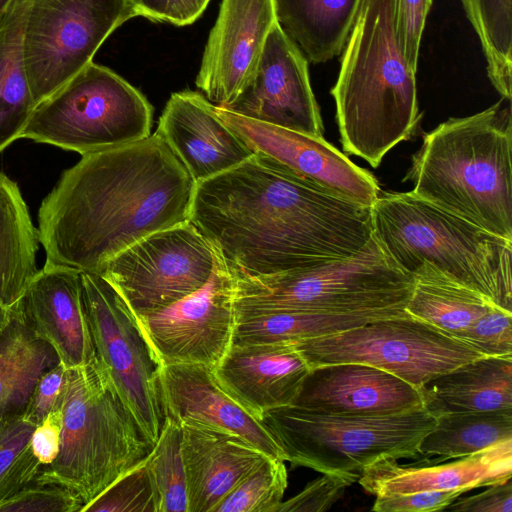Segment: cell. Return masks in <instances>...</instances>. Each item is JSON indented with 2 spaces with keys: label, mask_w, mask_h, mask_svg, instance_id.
Wrapping results in <instances>:
<instances>
[{
  "label": "cell",
  "mask_w": 512,
  "mask_h": 512,
  "mask_svg": "<svg viewBox=\"0 0 512 512\" xmlns=\"http://www.w3.org/2000/svg\"><path fill=\"white\" fill-rule=\"evenodd\" d=\"M331 89L344 151L377 168L420 119L416 72L396 42L391 0H362Z\"/></svg>",
  "instance_id": "cell-4"
},
{
  "label": "cell",
  "mask_w": 512,
  "mask_h": 512,
  "mask_svg": "<svg viewBox=\"0 0 512 512\" xmlns=\"http://www.w3.org/2000/svg\"><path fill=\"white\" fill-rule=\"evenodd\" d=\"M210 0H171L172 24L184 26L197 20L206 9Z\"/></svg>",
  "instance_id": "cell-46"
},
{
  "label": "cell",
  "mask_w": 512,
  "mask_h": 512,
  "mask_svg": "<svg viewBox=\"0 0 512 512\" xmlns=\"http://www.w3.org/2000/svg\"><path fill=\"white\" fill-rule=\"evenodd\" d=\"M29 2L7 0L0 9V153L21 138L36 105L23 55Z\"/></svg>",
  "instance_id": "cell-27"
},
{
  "label": "cell",
  "mask_w": 512,
  "mask_h": 512,
  "mask_svg": "<svg viewBox=\"0 0 512 512\" xmlns=\"http://www.w3.org/2000/svg\"><path fill=\"white\" fill-rule=\"evenodd\" d=\"M234 277L236 318L273 311L406 310L415 284L374 233L347 258L271 275Z\"/></svg>",
  "instance_id": "cell-7"
},
{
  "label": "cell",
  "mask_w": 512,
  "mask_h": 512,
  "mask_svg": "<svg viewBox=\"0 0 512 512\" xmlns=\"http://www.w3.org/2000/svg\"><path fill=\"white\" fill-rule=\"evenodd\" d=\"M95 360L153 447L164 421L158 390L160 364L136 317L114 286L80 271Z\"/></svg>",
  "instance_id": "cell-12"
},
{
  "label": "cell",
  "mask_w": 512,
  "mask_h": 512,
  "mask_svg": "<svg viewBox=\"0 0 512 512\" xmlns=\"http://www.w3.org/2000/svg\"><path fill=\"white\" fill-rule=\"evenodd\" d=\"M294 406L337 415H389L424 407L422 388L379 368L337 363L311 368Z\"/></svg>",
  "instance_id": "cell-19"
},
{
  "label": "cell",
  "mask_w": 512,
  "mask_h": 512,
  "mask_svg": "<svg viewBox=\"0 0 512 512\" xmlns=\"http://www.w3.org/2000/svg\"><path fill=\"white\" fill-rule=\"evenodd\" d=\"M288 484L285 460L266 458L213 509V512H276Z\"/></svg>",
  "instance_id": "cell-36"
},
{
  "label": "cell",
  "mask_w": 512,
  "mask_h": 512,
  "mask_svg": "<svg viewBox=\"0 0 512 512\" xmlns=\"http://www.w3.org/2000/svg\"><path fill=\"white\" fill-rule=\"evenodd\" d=\"M462 490L423 491L408 494L378 495L371 508L375 512H432L444 510Z\"/></svg>",
  "instance_id": "cell-43"
},
{
  "label": "cell",
  "mask_w": 512,
  "mask_h": 512,
  "mask_svg": "<svg viewBox=\"0 0 512 512\" xmlns=\"http://www.w3.org/2000/svg\"><path fill=\"white\" fill-rule=\"evenodd\" d=\"M424 407L433 415L512 408V357L483 356L428 382Z\"/></svg>",
  "instance_id": "cell-25"
},
{
  "label": "cell",
  "mask_w": 512,
  "mask_h": 512,
  "mask_svg": "<svg viewBox=\"0 0 512 512\" xmlns=\"http://www.w3.org/2000/svg\"><path fill=\"white\" fill-rule=\"evenodd\" d=\"M62 412L59 453L36 479L70 488L85 507L152 446L96 360L68 369Z\"/></svg>",
  "instance_id": "cell-6"
},
{
  "label": "cell",
  "mask_w": 512,
  "mask_h": 512,
  "mask_svg": "<svg viewBox=\"0 0 512 512\" xmlns=\"http://www.w3.org/2000/svg\"><path fill=\"white\" fill-rule=\"evenodd\" d=\"M136 320L161 366L203 364L214 368L233 341L235 277L216 253L214 270L203 287Z\"/></svg>",
  "instance_id": "cell-14"
},
{
  "label": "cell",
  "mask_w": 512,
  "mask_h": 512,
  "mask_svg": "<svg viewBox=\"0 0 512 512\" xmlns=\"http://www.w3.org/2000/svg\"><path fill=\"white\" fill-rule=\"evenodd\" d=\"M308 366L361 363L423 388L436 377L483 357L465 342L408 313L293 343Z\"/></svg>",
  "instance_id": "cell-10"
},
{
  "label": "cell",
  "mask_w": 512,
  "mask_h": 512,
  "mask_svg": "<svg viewBox=\"0 0 512 512\" xmlns=\"http://www.w3.org/2000/svg\"><path fill=\"white\" fill-rule=\"evenodd\" d=\"M62 424L61 407L50 412L33 430L30 445L33 454L42 466L51 464L59 453Z\"/></svg>",
  "instance_id": "cell-45"
},
{
  "label": "cell",
  "mask_w": 512,
  "mask_h": 512,
  "mask_svg": "<svg viewBox=\"0 0 512 512\" xmlns=\"http://www.w3.org/2000/svg\"><path fill=\"white\" fill-rule=\"evenodd\" d=\"M60 362L12 311L0 335V420L24 413L40 377Z\"/></svg>",
  "instance_id": "cell-29"
},
{
  "label": "cell",
  "mask_w": 512,
  "mask_h": 512,
  "mask_svg": "<svg viewBox=\"0 0 512 512\" xmlns=\"http://www.w3.org/2000/svg\"><path fill=\"white\" fill-rule=\"evenodd\" d=\"M222 108L250 119L323 137L324 127L310 84L308 60L278 22L268 34L251 81L232 104Z\"/></svg>",
  "instance_id": "cell-16"
},
{
  "label": "cell",
  "mask_w": 512,
  "mask_h": 512,
  "mask_svg": "<svg viewBox=\"0 0 512 512\" xmlns=\"http://www.w3.org/2000/svg\"><path fill=\"white\" fill-rule=\"evenodd\" d=\"M213 371L224 391L261 421L293 404L310 367L293 343L232 344Z\"/></svg>",
  "instance_id": "cell-22"
},
{
  "label": "cell",
  "mask_w": 512,
  "mask_h": 512,
  "mask_svg": "<svg viewBox=\"0 0 512 512\" xmlns=\"http://www.w3.org/2000/svg\"><path fill=\"white\" fill-rule=\"evenodd\" d=\"M276 23L274 0H222L195 81L213 105L229 106L247 87Z\"/></svg>",
  "instance_id": "cell-17"
},
{
  "label": "cell",
  "mask_w": 512,
  "mask_h": 512,
  "mask_svg": "<svg viewBox=\"0 0 512 512\" xmlns=\"http://www.w3.org/2000/svg\"><path fill=\"white\" fill-rule=\"evenodd\" d=\"M215 110L253 154L292 175L367 207L380 195L377 179L324 137L250 119L219 106Z\"/></svg>",
  "instance_id": "cell-15"
},
{
  "label": "cell",
  "mask_w": 512,
  "mask_h": 512,
  "mask_svg": "<svg viewBox=\"0 0 512 512\" xmlns=\"http://www.w3.org/2000/svg\"><path fill=\"white\" fill-rule=\"evenodd\" d=\"M36 426L24 413L0 420V504L33 482L42 467L30 440Z\"/></svg>",
  "instance_id": "cell-35"
},
{
  "label": "cell",
  "mask_w": 512,
  "mask_h": 512,
  "mask_svg": "<svg viewBox=\"0 0 512 512\" xmlns=\"http://www.w3.org/2000/svg\"><path fill=\"white\" fill-rule=\"evenodd\" d=\"M158 390L164 418L236 434L267 456L285 460L262 422L220 386L213 368L203 364L162 365Z\"/></svg>",
  "instance_id": "cell-20"
},
{
  "label": "cell",
  "mask_w": 512,
  "mask_h": 512,
  "mask_svg": "<svg viewBox=\"0 0 512 512\" xmlns=\"http://www.w3.org/2000/svg\"><path fill=\"white\" fill-rule=\"evenodd\" d=\"M11 309L67 369L95 361L80 270L44 264Z\"/></svg>",
  "instance_id": "cell-18"
},
{
  "label": "cell",
  "mask_w": 512,
  "mask_h": 512,
  "mask_svg": "<svg viewBox=\"0 0 512 512\" xmlns=\"http://www.w3.org/2000/svg\"><path fill=\"white\" fill-rule=\"evenodd\" d=\"M396 42L409 67L417 72L421 38L432 0H391Z\"/></svg>",
  "instance_id": "cell-41"
},
{
  "label": "cell",
  "mask_w": 512,
  "mask_h": 512,
  "mask_svg": "<svg viewBox=\"0 0 512 512\" xmlns=\"http://www.w3.org/2000/svg\"><path fill=\"white\" fill-rule=\"evenodd\" d=\"M145 463L155 488L158 512H188L180 423L164 418L160 434Z\"/></svg>",
  "instance_id": "cell-34"
},
{
  "label": "cell",
  "mask_w": 512,
  "mask_h": 512,
  "mask_svg": "<svg viewBox=\"0 0 512 512\" xmlns=\"http://www.w3.org/2000/svg\"><path fill=\"white\" fill-rule=\"evenodd\" d=\"M371 222L389 256L414 279L457 283L512 312V241L412 191L380 193Z\"/></svg>",
  "instance_id": "cell-5"
},
{
  "label": "cell",
  "mask_w": 512,
  "mask_h": 512,
  "mask_svg": "<svg viewBox=\"0 0 512 512\" xmlns=\"http://www.w3.org/2000/svg\"><path fill=\"white\" fill-rule=\"evenodd\" d=\"M82 512H158L145 459L113 482Z\"/></svg>",
  "instance_id": "cell-37"
},
{
  "label": "cell",
  "mask_w": 512,
  "mask_h": 512,
  "mask_svg": "<svg viewBox=\"0 0 512 512\" xmlns=\"http://www.w3.org/2000/svg\"><path fill=\"white\" fill-rule=\"evenodd\" d=\"M38 231L16 182L0 171V303L12 307L38 272Z\"/></svg>",
  "instance_id": "cell-28"
},
{
  "label": "cell",
  "mask_w": 512,
  "mask_h": 512,
  "mask_svg": "<svg viewBox=\"0 0 512 512\" xmlns=\"http://www.w3.org/2000/svg\"><path fill=\"white\" fill-rule=\"evenodd\" d=\"M11 318V307L4 306L0 303V335L8 325Z\"/></svg>",
  "instance_id": "cell-48"
},
{
  "label": "cell",
  "mask_w": 512,
  "mask_h": 512,
  "mask_svg": "<svg viewBox=\"0 0 512 512\" xmlns=\"http://www.w3.org/2000/svg\"><path fill=\"white\" fill-rule=\"evenodd\" d=\"M139 16L154 21L173 22L171 0H130Z\"/></svg>",
  "instance_id": "cell-47"
},
{
  "label": "cell",
  "mask_w": 512,
  "mask_h": 512,
  "mask_svg": "<svg viewBox=\"0 0 512 512\" xmlns=\"http://www.w3.org/2000/svg\"><path fill=\"white\" fill-rule=\"evenodd\" d=\"M190 222L234 276H264L347 258L373 235L371 207L253 154L196 183Z\"/></svg>",
  "instance_id": "cell-1"
},
{
  "label": "cell",
  "mask_w": 512,
  "mask_h": 512,
  "mask_svg": "<svg viewBox=\"0 0 512 512\" xmlns=\"http://www.w3.org/2000/svg\"><path fill=\"white\" fill-rule=\"evenodd\" d=\"M512 440V408L447 413L436 416L434 428L422 439L419 454L438 461L461 458Z\"/></svg>",
  "instance_id": "cell-31"
},
{
  "label": "cell",
  "mask_w": 512,
  "mask_h": 512,
  "mask_svg": "<svg viewBox=\"0 0 512 512\" xmlns=\"http://www.w3.org/2000/svg\"><path fill=\"white\" fill-rule=\"evenodd\" d=\"M512 476V440L449 464L423 467L400 465L382 459L360 472L358 482L368 493L408 494L423 491L462 490L503 483Z\"/></svg>",
  "instance_id": "cell-24"
},
{
  "label": "cell",
  "mask_w": 512,
  "mask_h": 512,
  "mask_svg": "<svg viewBox=\"0 0 512 512\" xmlns=\"http://www.w3.org/2000/svg\"><path fill=\"white\" fill-rule=\"evenodd\" d=\"M136 16L130 0H30L23 55L35 103L92 62L108 36Z\"/></svg>",
  "instance_id": "cell-11"
},
{
  "label": "cell",
  "mask_w": 512,
  "mask_h": 512,
  "mask_svg": "<svg viewBox=\"0 0 512 512\" xmlns=\"http://www.w3.org/2000/svg\"><path fill=\"white\" fill-rule=\"evenodd\" d=\"M7 0H0V9L4 6Z\"/></svg>",
  "instance_id": "cell-49"
},
{
  "label": "cell",
  "mask_w": 512,
  "mask_h": 512,
  "mask_svg": "<svg viewBox=\"0 0 512 512\" xmlns=\"http://www.w3.org/2000/svg\"><path fill=\"white\" fill-rule=\"evenodd\" d=\"M261 422L293 466L357 473L382 459L420 456V443L434 428L436 416L425 407L361 416L288 405L266 412Z\"/></svg>",
  "instance_id": "cell-8"
},
{
  "label": "cell",
  "mask_w": 512,
  "mask_h": 512,
  "mask_svg": "<svg viewBox=\"0 0 512 512\" xmlns=\"http://www.w3.org/2000/svg\"><path fill=\"white\" fill-rule=\"evenodd\" d=\"M479 494L469 497H458L444 510L463 512H511L512 482L511 479L498 484L486 486Z\"/></svg>",
  "instance_id": "cell-44"
},
{
  "label": "cell",
  "mask_w": 512,
  "mask_h": 512,
  "mask_svg": "<svg viewBox=\"0 0 512 512\" xmlns=\"http://www.w3.org/2000/svg\"><path fill=\"white\" fill-rule=\"evenodd\" d=\"M84 503L70 488L35 479L0 504V512H82Z\"/></svg>",
  "instance_id": "cell-38"
},
{
  "label": "cell",
  "mask_w": 512,
  "mask_h": 512,
  "mask_svg": "<svg viewBox=\"0 0 512 512\" xmlns=\"http://www.w3.org/2000/svg\"><path fill=\"white\" fill-rule=\"evenodd\" d=\"M68 369L59 362L38 380L24 411L25 418L37 426L47 415L62 407Z\"/></svg>",
  "instance_id": "cell-42"
},
{
  "label": "cell",
  "mask_w": 512,
  "mask_h": 512,
  "mask_svg": "<svg viewBox=\"0 0 512 512\" xmlns=\"http://www.w3.org/2000/svg\"><path fill=\"white\" fill-rule=\"evenodd\" d=\"M362 0H274L276 18L288 38L312 63L343 50Z\"/></svg>",
  "instance_id": "cell-26"
},
{
  "label": "cell",
  "mask_w": 512,
  "mask_h": 512,
  "mask_svg": "<svg viewBox=\"0 0 512 512\" xmlns=\"http://www.w3.org/2000/svg\"><path fill=\"white\" fill-rule=\"evenodd\" d=\"M188 512H213L218 503L267 456L244 438L181 423Z\"/></svg>",
  "instance_id": "cell-23"
},
{
  "label": "cell",
  "mask_w": 512,
  "mask_h": 512,
  "mask_svg": "<svg viewBox=\"0 0 512 512\" xmlns=\"http://www.w3.org/2000/svg\"><path fill=\"white\" fill-rule=\"evenodd\" d=\"M195 187L156 133L83 155L39 208L45 264L97 273L135 242L190 221Z\"/></svg>",
  "instance_id": "cell-2"
},
{
  "label": "cell",
  "mask_w": 512,
  "mask_h": 512,
  "mask_svg": "<svg viewBox=\"0 0 512 512\" xmlns=\"http://www.w3.org/2000/svg\"><path fill=\"white\" fill-rule=\"evenodd\" d=\"M152 120L139 90L92 61L35 105L21 138L83 156L147 138Z\"/></svg>",
  "instance_id": "cell-9"
},
{
  "label": "cell",
  "mask_w": 512,
  "mask_h": 512,
  "mask_svg": "<svg viewBox=\"0 0 512 512\" xmlns=\"http://www.w3.org/2000/svg\"><path fill=\"white\" fill-rule=\"evenodd\" d=\"M216 252L190 222L157 231L105 262L97 273L108 280L135 317L161 311L203 287Z\"/></svg>",
  "instance_id": "cell-13"
},
{
  "label": "cell",
  "mask_w": 512,
  "mask_h": 512,
  "mask_svg": "<svg viewBox=\"0 0 512 512\" xmlns=\"http://www.w3.org/2000/svg\"><path fill=\"white\" fill-rule=\"evenodd\" d=\"M405 313L406 310L364 313L273 311L251 314L236 318L232 344L296 343Z\"/></svg>",
  "instance_id": "cell-30"
},
{
  "label": "cell",
  "mask_w": 512,
  "mask_h": 512,
  "mask_svg": "<svg viewBox=\"0 0 512 512\" xmlns=\"http://www.w3.org/2000/svg\"><path fill=\"white\" fill-rule=\"evenodd\" d=\"M196 183L228 171L253 153L202 94L184 90L168 99L155 132Z\"/></svg>",
  "instance_id": "cell-21"
},
{
  "label": "cell",
  "mask_w": 512,
  "mask_h": 512,
  "mask_svg": "<svg viewBox=\"0 0 512 512\" xmlns=\"http://www.w3.org/2000/svg\"><path fill=\"white\" fill-rule=\"evenodd\" d=\"M414 280V289L406 305L407 313L455 338L495 307L483 295L457 283Z\"/></svg>",
  "instance_id": "cell-32"
},
{
  "label": "cell",
  "mask_w": 512,
  "mask_h": 512,
  "mask_svg": "<svg viewBox=\"0 0 512 512\" xmlns=\"http://www.w3.org/2000/svg\"><path fill=\"white\" fill-rule=\"evenodd\" d=\"M406 180L417 196L512 241L510 100L426 133Z\"/></svg>",
  "instance_id": "cell-3"
},
{
  "label": "cell",
  "mask_w": 512,
  "mask_h": 512,
  "mask_svg": "<svg viewBox=\"0 0 512 512\" xmlns=\"http://www.w3.org/2000/svg\"><path fill=\"white\" fill-rule=\"evenodd\" d=\"M512 0H462L487 62V74L502 98L512 94Z\"/></svg>",
  "instance_id": "cell-33"
},
{
  "label": "cell",
  "mask_w": 512,
  "mask_h": 512,
  "mask_svg": "<svg viewBox=\"0 0 512 512\" xmlns=\"http://www.w3.org/2000/svg\"><path fill=\"white\" fill-rule=\"evenodd\" d=\"M457 339L484 356L512 357V312L491 307Z\"/></svg>",
  "instance_id": "cell-39"
},
{
  "label": "cell",
  "mask_w": 512,
  "mask_h": 512,
  "mask_svg": "<svg viewBox=\"0 0 512 512\" xmlns=\"http://www.w3.org/2000/svg\"><path fill=\"white\" fill-rule=\"evenodd\" d=\"M297 495L282 501L276 512H322L339 501L346 489L358 481L359 473H321Z\"/></svg>",
  "instance_id": "cell-40"
}]
</instances>
